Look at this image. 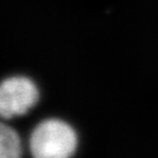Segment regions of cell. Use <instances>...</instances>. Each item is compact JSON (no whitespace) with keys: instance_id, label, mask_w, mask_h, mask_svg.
<instances>
[{"instance_id":"cell-1","label":"cell","mask_w":158,"mask_h":158,"mask_svg":"<svg viewBox=\"0 0 158 158\" xmlns=\"http://www.w3.org/2000/svg\"><path fill=\"white\" fill-rule=\"evenodd\" d=\"M77 148V135L70 125L57 118L42 121L30 137V151L36 158H66Z\"/></svg>"},{"instance_id":"cell-2","label":"cell","mask_w":158,"mask_h":158,"mask_svg":"<svg viewBox=\"0 0 158 158\" xmlns=\"http://www.w3.org/2000/svg\"><path fill=\"white\" fill-rule=\"evenodd\" d=\"M39 100L37 87L31 79L10 77L0 82V116L12 118L25 114Z\"/></svg>"},{"instance_id":"cell-3","label":"cell","mask_w":158,"mask_h":158,"mask_svg":"<svg viewBox=\"0 0 158 158\" xmlns=\"http://www.w3.org/2000/svg\"><path fill=\"white\" fill-rule=\"evenodd\" d=\"M22 154V144L12 127L0 123V158H17Z\"/></svg>"}]
</instances>
